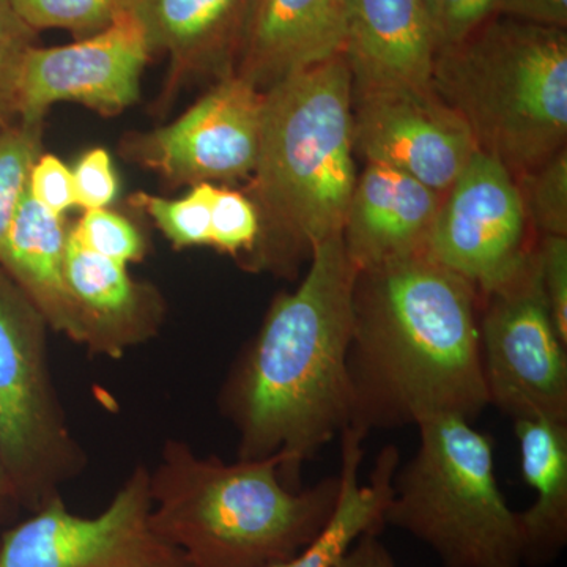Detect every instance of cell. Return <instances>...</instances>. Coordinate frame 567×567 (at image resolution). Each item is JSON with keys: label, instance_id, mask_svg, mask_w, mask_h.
<instances>
[{"label": "cell", "instance_id": "6da1fadb", "mask_svg": "<svg viewBox=\"0 0 567 567\" xmlns=\"http://www.w3.org/2000/svg\"><path fill=\"white\" fill-rule=\"evenodd\" d=\"M480 311L476 287L425 254L358 271L349 427L368 436L436 416L477 420L491 405Z\"/></svg>", "mask_w": 567, "mask_h": 567}, {"label": "cell", "instance_id": "7a4b0ae2", "mask_svg": "<svg viewBox=\"0 0 567 567\" xmlns=\"http://www.w3.org/2000/svg\"><path fill=\"white\" fill-rule=\"evenodd\" d=\"M357 275L341 234L317 245L303 281L276 295L219 394L237 432L238 461L281 456L284 484L293 491L305 462L350 425Z\"/></svg>", "mask_w": 567, "mask_h": 567}, {"label": "cell", "instance_id": "3957f363", "mask_svg": "<svg viewBox=\"0 0 567 567\" xmlns=\"http://www.w3.org/2000/svg\"><path fill=\"white\" fill-rule=\"evenodd\" d=\"M352 99L342 52L264 92L259 159L244 192L260 235L246 270L293 279L317 245L341 234L358 178Z\"/></svg>", "mask_w": 567, "mask_h": 567}, {"label": "cell", "instance_id": "277c9868", "mask_svg": "<svg viewBox=\"0 0 567 567\" xmlns=\"http://www.w3.org/2000/svg\"><path fill=\"white\" fill-rule=\"evenodd\" d=\"M282 457H204L167 439L151 470L152 527L188 567H270L300 554L327 527L339 476L287 487Z\"/></svg>", "mask_w": 567, "mask_h": 567}, {"label": "cell", "instance_id": "5b68a950", "mask_svg": "<svg viewBox=\"0 0 567 567\" xmlns=\"http://www.w3.org/2000/svg\"><path fill=\"white\" fill-rule=\"evenodd\" d=\"M431 85L514 178L566 147V29L498 14L436 52Z\"/></svg>", "mask_w": 567, "mask_h": 567}, {"label": "cell", "instance_id": "8992f818", "mask_svg": "<svg viewBox=\"0 0 567 567\" xmlns=\"http://www.w3.org/2000/svg\"><path fill=\"white\" fill-rule=\"evenodd\" d=\"M415 456L399 466L385 524L443 567H524L516 511L495 475L494 440L458 416L421 421Z\"/></svg>", "mask_w": 567, "mask_h": 567}, {"label": "cell", "instance_id": "52a82bcc", "mask_svg": "<svg viewBox=\"0 0 567 567\" xmlns=\"http://www.w3.org/2000/svg\"><path fill=\"white\" fill-rule=\"evenodd\" d=\"M48 330L0 267V461L20 506L32 513L61 496L87 466L55 390Z\"/></svg>", "mask_w": 567, "mask_h": 567}, {"label": "cell", "instance_id": "ba28073f", "mask_svg": "<svg viewBox=\"0 0 567 567\" xmlns=\"http://www.w3.org/2000/svg\"><path fill=\"white\" fill-rule=\"evenodd\" d=\"M481 301V360L491 405L513 421H567V346L540 289L535 248L514 278Z\"/></svg>", "mask_w": 567, "mask_h": 567}, {"label": "cell", "instance_id": "9c48e42d", "mask_svg": "<svg viewBox=\"0 0 567 567\" xmlns=\"http://www.w3.org/2000/svg\"><path fill=\"white\" fill-rule=\"evenodd\" d=\"M151 514V468L137 465L99 516L71 513L61 495L3 533L0 567H188Z\"/></svg>", "mask_w": 567, "mask_h": 567}, {"label": "cell", "instance_id": "30bf717a", "mask_svg": "<svg viewBox=\"0 0 567 567\" xmlns=\"http://www.w3.org/2000/svg\"><path fill=\"white\" fill-rule=\"evenodd\" d=\"M264 92L240 76L224 78L181 117L122 137L118 153L171 188L249 181L262 141Z\"/></svg>", "mask_w": 567, "mask_h": 567}, {"label": "cell", "instance_id": "8fae6325", "mask_svg": "<svg viewBox=\"0 0 567 567\" xmlns=\"http://www.w3.org/2000/svg\"><path fill=\"white\" fill-rule=\"evenodd\" d=\"M529 227L514 175L477 151L443 194L425 256L472 282L484 297L527 262L535 248Z\"/></svg>", "mask_w": 567, "mask_h": 567}, {"label": "cell", "instance_id": "7c38bea8", "mask_svg": "<svg viewBox=\"0 0 567 567\" xmlns=\"http://www.w3.org/2000/svg\"><path fill=\"white\" fill-rule=\"evenodd\" d=\"M354 152L440 194L477 152L468 126L431 84L353 91Z\"/></svg>", "mask_w": 567, "mask_h": 567}, {"label": "cell", "instance_id": "4fadbf2b", "mask_svg": "<svg viewBox=\"0 0 567 567\" xmlns=\"http://www.w3.org/2000/svg\"><path fill=\"white\" fill-rule=\"evenodd\" d=\"M145 33L132 13L106 31L62 47H33L18 80V122L44 125L51 106L78 103L114 117L137 103L145 65L152 58Z\"/></svg>", "mask_w": 567, "mask_h": 567}, {"label": "cell", "instance_id": "5bb4252c", "mask_svg": "<svg viewBox=\"0 0 567 567\" xmlns=\"http://www.w3.org/2000/svg\"><path fill=\"white\" fill-rule=\"evenodd\" d=\"M254 0H133L152 54H166V80L153 111H169L193 82L234 76ZM153 112V114H155Z\"/></svg>", "mask_w": 567, "mask_h": 567}, {"label": "cell", "instance_id": "9a60e30c", "mask_svg": "<svg viewBox=\"0 0 567 567\" xmlns=\"http://www.w3.org/2000/svg\"><path fill=\"white\" fill-rule=\"evenodd\" d=\"M66 286L80 344L93 357L121 360L152 341L166 319V301L151 282L137 281L128 265L92 252L69 237Z\"/></svg>", "mask_w": 567, "mask_h": 567}, {"label": "cell", "instance_id": "2e32d148", "mask_svg": "<svg viewBox=\"0 0 567 567\" xmlns=\"http://www.w3.org/2000/svg\"><path fill=\"white\" fill-rule=\"evenodd\" d=\"M442 199L410 175L365 164L341 230L350 262L364 271L424 256Z\"/></svg>", "mask_w": 567, "mask_h": 567}, {"label": "cell", "instance_id": "e0dca14e", "mask_svg": "<svg viewBox=\"0 0 567 567\" xmlns=\"http://www.w3.org/2000/svg\"><path fill=\"white\" fill-rule=\"evenodd\" d=\"M347 0H254L235 74L265 92L341 54Z\"/></svg>", "mask_w": 567, "mask_h": 567}, {"label": "cell", "instance_id": "ac0fdd59", "mask_svg": "<svg viewBox=\"0 0 567 567\" xmlns=\"http://www.w3.org/2000/svg\"><path fill=\"white\" fill-rule=\"evenodd\" d=\"M342 55L353 91L431 84L435 48L421 0H347Z\"/></svg>", "mask_w": 567, "mask_h": 567}, {"label": "cell", "instance_id": "d6986e66", "mask_svg": "<svg viewBox=\"0 0 567 567\" xmlns=\"http://www.w3.org/2000/svg\"><path fill=\"white\" fill-rule=\"evenodd\" d=\"M70 226L24 194L0 252V267L28 295L50 330L80 344L76 315L66 286Z\"/></svg>", "mask_w": 567, "mask_h": 567}, {"label": "cell", "instance_id": "ffe728a7", "mask_svg": "<svg viewBox=\"0 0 567 567\" xmlns=\"http://www.w3.org/2000/svg\"><path fill=\"white\" fill-rule=\"evenodd\" d=\"M524 480L535 502L517 513L524 566L546 567L567 546V421H514Z\"/></svg>", "mask_w": 567, "mask_h": 567}, {"label": "cell", "instance_id": "44dd1931", "mask_svg": "<svg viewBox=\"0 0 567 567\" xmlns=\"http://www.w3.org/2000/svg\"><path fill=\"white\" fill-rule=\"evenodd\" d=\"M364 439L352 427L341 434V486L338 505L327 527L300 554L270 567H334L354 540L363 535H380L386 527L385 511L393 495V477L401 465V453L393 445L383 447L374 472L363 483L360 472Z\"/></svg>", "mask_w": 567, "mask_h": 567}, {"label": "cell", "instance_id": "7402d4cb", "mask_svg": "<svg viewBox=\"0 0 567 567\" xmlns=\"http://www.w3.org/2000/svg\"><path fill=\"white\" fill-rule=\"evenodd\" d=\"M216 186L200 183L192 186L181 199H166L140 192L130 197V204L144 212L178 251L194 246H210L212 205Z\"/></svg>", "mask_w": 567, "mask_h": 567}, {"label": "cell", "instance_id": "603a6c76", "mask_svg": "<svg viewBox=\"0 0 567 567\" xmlns=\"http://www.w3.org/2000/svg\"><path fill=\"white\" fill-rule=\"evenodd\" d=\"M21 20L37 33L70 32L74 40L106 31L132 9L133 0H11Z\"/></svg>", "mask_w": 567, "mask_h": 567}, {"label": "cell", "instance_id": "cb8c5ba5", "mask_svg": "<svg viewBox=\"0 0 567 567\" xmlns=\"http://www.w3.org/2000/svg\"><path fill=\"white\" fill-rule=\"evenodd\" d=\"M41 148L43 125L14 122L0 128V252L28 193L29 177Z\"/></svg>", "mask_w": 567, "mask_h": 567}, {"label": "cell", "instance_id": "d4e9b609", "mask_svg": "<svg viewBox=\"0 0 567 567\" xmlns=\"http://www.w3.org/2000/svg\"><path fill=\"white\" fill-rule=\"evenodd\" d=\"M532 227L543 235L567 237V151L516 178Z\"/></svg>", "mask_w": 567, "mask_h": 567}, {"label": "cell", "instance_id": "484cf974", "mask_svg": "<svg viewBox=\"0 0 567 567\" xmlns=\"http://www.w3.org/2000/svg\"><path fill=\"white\" fill-rule=\"evenodd\" d=\"M70 237L92 252L128 267L142 262L147 256V241L140 227L111 208L85 210L70 226Z\"/></svg>", "mask_w": 567, "mask_h": 567}, {"label": "cell", "instance_id": "4316f807", "mask_svg": "<svg viewBox=\"0 0 567 567\" xmlns=\"http://www.w3.org/2000/svg\"><path fill=\"white\" fill-rule=\"evenodd\" d=\"M260 223L244 192L216 186L212 205L210 246L248 265L259 241Z\"/></svg>", "mask_w": 567, "mask_h": 567}, {"label": "cell", "instance_id": "83f0119b", "mask_svg": "<svg viewBox=\"0 0 567 567\" xmlns=\"http://www.w3.org/2000/svg\"><path fill=\"white\" fill-rule=\"evenodd\" d=\"M37 33L21 20L11 0H0V128L18 122V80Z\"/></svg>", "mask_w": 567, "mask_h": 567}, {"label": "cell", "instance_id": "f1b7e54d", "mask_svg": "<svg viewBox=\"0 0 567 567\" xmlns=\"http://www.w3.org/2000/svg\"><path fill=\"white\" fill-rule=\"evenodd\" d=\"M435 54L456 47L498 17V0H421Z\"/></svg>", "mask_w": 567, "mask_h": 567}, {"label": "cell", "instance_id": "f546056e", "mask_svg": "<svg viewBox=\"0 0 567 567\" xmlns=\"http://www.w3.org/2000/svg\"><path fill=\"white\" fill-rule=\"evenodd\" d=\"M535 252L540 289L559 339L567 346V237L543 235Z\"/></svg>", "mask_w": 567, "mask_h": 567}, {"label": "cell", "instance_id": "4dcf8cb0", "mask_svg": "<svg viewBox=\"0 0 567 567\" xmlns=\"http://www.w3.org/2000/svg\"><path fill=\"white\" fill-rule=\"evenodd\" d=\"M71 171L78 207L84 212L110 208L118 194V178L106 148L95 147L85 152Z\"/></svg>", "mask_w": 567, "mask_h": 567}, {"label": "cell", "instance_id": "1f68e13d", "mask_svg": "<svg viewBox=\"0 0 567 567\" xmlns=\"http://www.w3.org/2000/svg\"><path fill=\"white\" fill-rule=\"evenodd\" d=\"M29 193L47 210L63 216L76 205L73 171L59 156L41 153L29 177Z\"/></svg>", "mask_w": 567, "mask_h": 567}, {"label": "cell", "instance_id": "d6a6232c", "mask_svg": "<svg viewBox=\"0 0 567 567\" xmlns=\"http://www.w3.org/2000/svg\"><path fill=\"white\" fill-rule=\"evenodd\" d=\"M498 14L566 29L567 0H498Z\"/></svg>", "mask_w": 567, "mask_h": 567}, {"label": "cell", "instance_id": "836d02e7", "mask_svg": "<svg viewBox=\"0 0 567 567\" xmlns=\"http://www.w3.org/2000/svg\"><path fill=\"white\" fill-rule=\"evenodd\" d=\"M334 567H398L379 535H363L354 540Z\"/></svg>", "mask_w": 567, "mask_h": 567}, {"label": "cell", "instance_id": "e575fe53", "mask_svg": "<svg viewBox=\"0 0 567 567\" xmlns=\"http://www.w3.org/2000/svg\"><path fill=\"white\" fill-rule=\"evenodd\" d=\"M18 507H20V502H18L17 492L7 475L6 466L0 461V522L6 520V517Z\"/></svg>", "mask_w": 567, "mask_h": 567}]
</instances>
